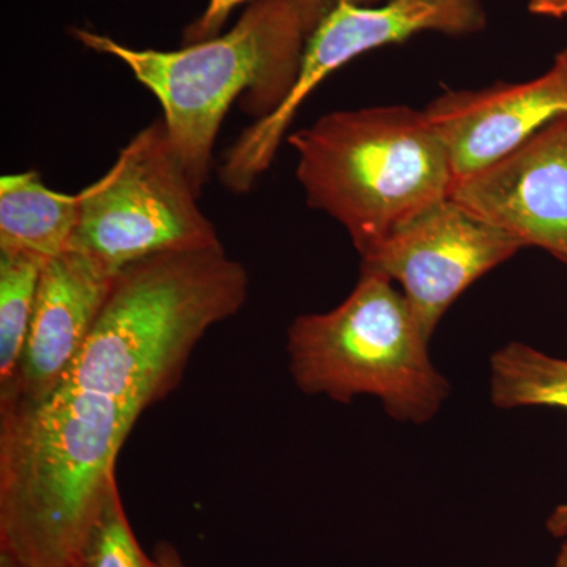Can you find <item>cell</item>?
I'll return each instance as SVG.
<instances>
[{
  "instance_id": "10",
  "label": "cell",
  "mask_w": 567,
  "mask_h": 567,
  "mask_svg": "<svg viewBox=\"0 0 567 567\" xmlns=\"http://www.w3.org/2000/svg\"><path fill=\"white\" fill-rule=\"evenodd\" d=\"M424 112L445 142L456 178L477 173L567 115V47L535 80L447 91Z\"/></svg>"
},
{
  "instance_id": "22",
  "label": "cell",
  "mask_w": 567,
  "mask_h": 567,
  "mask_svg": "<svg viewBox=\"0 0 567 567\" xmlns=\"http://www.w3.org/2000/svg\"><path fill=\"white\" fill-rule=\"evenodd\" d=\"M0 567H20L13 559L7 557V555L0 554Z\"/></svg>"
},
{
  "instance_id": "14",
  "label": "cell",
  "mask_w": 567,
  "mask_h": 567,
  "mask_svg": "<svg viewBox=\"0 0 567 567\" xmlns=\"http://www.w3.org/2000/svg\"><path fill=\"white\" fill-rule=\"evenodd\" d=\"M47 262L32 254L0 251V393L17 374Z\"/></svg>"
},
{
  "instance_id": "17",
  "label": "cell",
  "mask_w": 567,
  "mask_h": 567,
  "mask_svg": "<svg viewBox=\"0 0 567 567\" xmlns=\"http://www.w3.org/2000/svg\"><path fill=\"white\" fill-rule=\"evenodd\" d=\"M379 2H383V0H295V6H297L298 14H300L301 22H303L306 35L309 37L317 25L322 22L323 18L328 17L341 3L374 7Z\"/></svg>"
},
{
  "instance_id": "7",
  "label": "cell",
  "mask_w": 567,
  "mask_h": 567,
  "mask_svg": "<svg viewBox=\"0 0 567 567\" xmlns=\"http://www.w3.org/2000/svg\"><path fill=\"white\" fill-rule=\"evenodd\" d=\"M487 24L480 0H388L380 7L341 3L306 40L297 84L278 110L245 128L219 164V181L235 194L251 192L274 163L295 115L320 82L364 52L416 33L472 35Z\"/></svg>"
},
{
  "instance_id": "5",
  "label": "cell",
  "mask_w": 567,
  "mask_h": 567,
  "mask_svg": "<svg viewBox=\"0 0 567 567\" xmlns=\"http://www.w3.org/2000/svg\"><path fill=\"white\" fill-rule=\"evenodd\" d=\"M404 293L385 276L361 270L333 311L297 317L287 331L290 372L306 394L349 404L374 395L404 423H427L450 395Z\"/></svg>"
},
{
  "instance_id": "15",
  "label": "cell",
  "mask_w": 567,
  "mask_h": 567,
  "mask_svg": "<svg viewBox=\"0 0 567 567\" xmlns=\"http://www.w3.org/2000/svg\"><path fill=\"white\" fill-rule=\"evenodd\" d=\"M82 567H162L137 543L118 486L112 488L93 524L82 554Z\"/></svg>"
},
{
  "instance_id": "16",
  "label": "cell",
  "mask_w": 567,
  "mask_h": 567,
  "mask_svg": "<svg viewBox=\"0 0 567 567\" xmlns=\"http://www.w3.org/2000/svg\"><path fill=\"white\" fill-rule=\"evenodd\" d=\"M245 2L254 0H210L204 13L183 32V44L188 47L218 37L230 13Z\"/></svg>"
},
{
  "instance_id": "20",
  "label": "cell",
  "mask_w": 567,
  "mask_h": 567,
  "mask_svg": "<svg viewBox=\"0 0 567 567\" xmlns=\"http://www.w3.org/2000/svg\"><path fill=\"white\" fill-rule=\"evenodd\" d=\"M547 528L555 537H566L567 539V503L558 506L551 513V516L548 517Z\"/></svg>"
},
{
  "instance_id": "18",
  "label": "cell",
  "mask_w": 567,
  "mask_h": 567,
  "mask_svg": "<svg viewBox=\"0 0 567 567\" xmlns=\"http://www.w3.org/2000/svg\"><path fill=\"white\" fill-rule=\"evenodd\" d=\"M528 10L537 17H567V0H529Z\"/></svg>"
},
{
  "instance_id": "19",
  "label": "cell",
  "mask_w": 567,
  "mask_h": 567,
  "mask_svg": "<svg viewBox=\"0 0 567 567\" xmlns=\"http://www.w3.org/2000/svg\"><path fill=\"white\" fill-rule=\"evenodd\" d=\"M153 557L159 563L162 567H188L183 561L177 548L169 543H159L153 550Z\"/></svg>"
},
{
  "instance_id": "1",
  "label": "cell",
  "mask_w": 567,
  "mask_h": 567,
  "mask_svg": "<svg viewBox=\"0 0 567 567\" xmlns=\"http://www.w3.org/2000/svg\"><path fill=\"white\" fill-rule=\"evenodd\" d=\"M141 415L69 386L39 402H0V554L20 567H82Z\"/></svg>"
},
{
  "instance_id": "3",
  "label": "cell",
  "mask_w": 567,
  "mask_h": 567,
  "mask_svg": "<svg viewBox=\"0 0 567 567\" xmlns=\"http://www.w3.org/2000/svg\"><path fill=\"white\" fill-rule=\"evenodd\" d=\"M73 37L125 63L158 99L171 145L199 194L235 100L257 118L278 110L297 84L308 40L295 0H254L229 32L177 51L136 50L84 29Z\"/></svg>"
},
{
  "instance_id": "6",
  "label": "cell",
  "mask_w": 567,
  "mask_h": 567,
  "mask_svg": "<svg viewBox=\"0 0 567 567\" xmlns=\"http://www.w3.org/2000/svg\"><path fill=\"white\" fill-rule=\"evenodd\" d=\"M78 196L69 251L87 254L114 274L158 254L223 246L163 118L134 134L110 171Z\"/></svg>"
},
{
  "instance_id": "4",
  "label": "cell",
  "mask_w": 567,
  "mask_h": 567,
  "mask_svg": "<svg viewBox=\"0 0 567 567\" xmlns=\"http://www.w3.org/2000/svg\"><path fill=\"white\" fill-rule=\"evenodd\" d=\"M289 144L306 203L341 224L360 256L450 199L456 181L445 142L412 107L330 112Z\"/></svg>"
},
{
  "instance_id": "9",
  "label": "cell",
  "mask_w": 567,
  "mask_h": 567,
  "mask_svg": "<svg viewBox=\"0 0 567 567\" xmlns=\"http://www.w3.org/2000/svg\"><path fill=\"white\" fill-rule=\"evenodd\" d=\"M450 199L567 265V115L548 123L505 158L458 177Z\"/></svg>"
},
{
  "instance_id": "21",
  "label": "cell",
  "mask_w": 567,
  "mask_h": 567,
  "mask_svg": "<svg viewBox=\"0 0 567 567\" xmlns=\"http://www.w3.org/2000/svg\"><path fill=\"white\" fill-rule=\"evenodd\" d=\"M554 567H567V539L566 543L563 544L561 551H559L557 561H555Z\"/></svg>"
},
{
  "instance_id": "2",
  "label": "cell",
  "mask_w": 567,
  "mask_h": 567,
  "mask_svg": "<svg viewBox=\"0 0 567 567\" xmlns=\"http://www.w3.org/2000/svg\"><path fill=\"white\" fill-rule=\"evenodd\" d=\"M248 292L245 265L224 246L126 265L61 386L144 413L173 393L200 339L237 315Z\"/></svg>"
},
{
  "instance_id": "11",
  "label": "cell",
  "mask_w": 567,
  "mask_h": 567,
  "mask_svg": "<svg viewBox=\"0 0 567 567\" xmlns=\"http://www.w3.org/2000/svg\"><path fill=\"white\" fill-rule=\"evenodd\" d=\"M115 274L84 252L65 251L41 274L31 330L0 402H39L61 388L87 342Z\"/></svg>"
},
{
  "instance_id": "12",
  "label": "cell",
  "mask_w": 567,
  "mask_h": 567,
  "mask_svg": "<svg viewBox=\"0 0 567 567\" xmlns=\"http://www.w3.org/2000/svg\"><path fill=\"white\" fill-rule=\"evenodd\" d=\"M80 219V196L54 192L35 171L0 178V251L44 260L69 251Z\"/></svg>"
},
{
  "instance_id": "13",
  "label": "cell",
  "mask_w": 567,
  "mask_h": 567,
  "mask_svg": "<svg viewBox=\"0 0 567 567\" xmlns=\"http://www.w3.org/2000/svg\"><path fill=\"white\" fill-rule=\"evenodd\" d=\"M491 398L499 409L555 406L567 410V360L509 342L492 357Z\"/></svg>"
},
{
  "instance_id": "8",
  "label": "cell",
  "mask_w": 567,
  "mask_h": 567,
  "mask_svg": "<svg viewBox=\"0 0 567 567\" xmlns=\"http://www.w3.org/2000/svg\"><path fill=\"white\" fill-rule=\"evenodd\" d=\"M522 245L465 210L443 200L361 256V270L401 284L424 333L477 279L520 251Z\"/></svg>"
}]
</instances>
